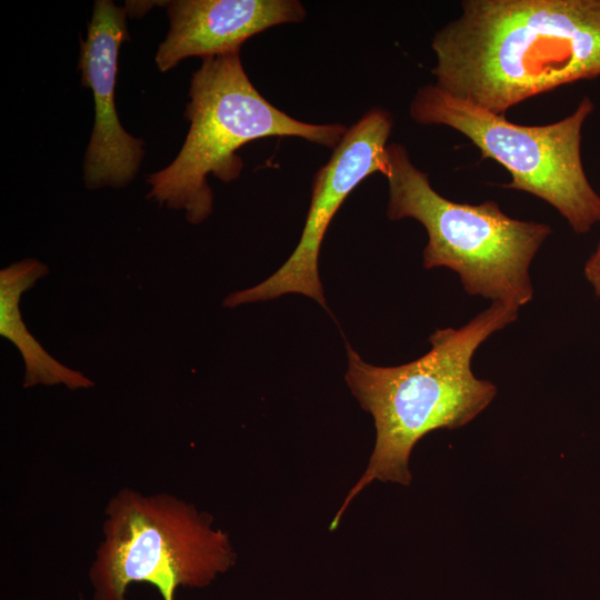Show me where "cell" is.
Wrapping results in <instances>:
<instances>
[{
  "mask_svg": "<svg viewBox=\"0 0 600 600\" xmlns=\"http://www.w3.org/2000/svg\"><path fill=\"white\" fill-rule=\"evenodd\" d=\"M431 41L434 84L492 113L600 76V0H463Z\"/></svg>",
  "mask_w": 600,
  "mask_h": 600,
  "instance_id": "cell-1",
  "label": "cell"
},
{
  "mask_svg": "<svg viewBox=\"0 0 600 600\" xmlns=\"http://www.w3.org/2000/svg\"><path fill=\"white\" fill-rule=\"evenodd\" d=\"M518 310L513 304L492 302L458 329L436 330L426 354L397 367L367 363L347 344L346 381L373 417L376 443L330 530L338 528L349 504L373 481L410 484V454L421 438L434 430L463 427L491 403L497 387L473 374L472 357L490 336L517 320Z\"/></svg>",
  "mask_w": 600,
  "mask_h": 600,
  "instance_id": "cell-2",
  "label": "cell"
},
{
  "mask_svg": "<svg viewBox=\"0 0 600 600\" xmlns=\"http://www.w3.org/2000/svg\"><path fill=\"white\" fill-rule=\"evenodd\" d=\"M190 101L184 117L189 131L176 159L150 173L147 198L176 210H186L191 223L204 221L212 211L213 196L207 176L231 182L243 162L237 151L246 143L269 137H297L334 149L347 127L297 120L276 108L252 84L240 51L202 59L192 74Z\"/></svg>",
  "mask_w": 600,
  "mask_h": 600,
  "instance_id": "cell-3",
  "label": "cell"
},
{
  "mask_svg": "<svg viewBox=\"0 0 600 600\" xmlns=\"http://www.w3.org/2000/svg\"><path fill=\"white\" fill-rule=\"evenodd\" d=\"M387 217L420 222L427 231L423 267L454 271L463 290L518 308L533 298L530 266L552 233L549 224L507 216L493 200L456 202L439 194L408 149L387 146Z\"/></svg>",
  "mask_w": 600,
  "mask_h": 600,
  "instance_id": "cell-4",
  "label": "cell"
},
{
  "mask_svg": "<svg viewBox=\"0 0 600 600\" xmlns=\"http://www.w3.org/2000/svg\"><path fill=\"white\" fill-rule=\"evenodd\" d=\"M104 512L103 541L89 570L93 600H127L133 582L174 600L178 588H204L236 563L228 533L174 496L123 488Z\"/></svg>",
  "mask_w": 600,
  "mask_h": 600,
  "instance_id": "cell-5",
  "label": "cell"
},
{
  "mask_svg": "<svg viewBox=\"0 0 600 600\" xmlns=\"http://www.w3.org/2000/svg\"><path fill=\"white\" fill-rule=\"evenodd\" d=\"M594 104L584 96L572 113L543 126H522L456 98L434 83L421 86L410 117L421 124L449 127L470 140L481 158L500 163L511 176L502 184L552 206L579 234L600 223V194L581 159L582 127Z\"/></svg>",
  "mask_w": 600,
  "mask_h": 600,
  "instance_id": "cell-6",
  "label": "cell"
},
{
  "mask_svg": "<svg viewBox=\"0 0 600 600\" xmlns=\"http://www.w3.org/2000/svg\"><path fill=\"white\" fill-rule=\"evenodd\" d=\"M392 126L393 118L389 111L372 108L347 129L329 161L314 174L310 207L293 252L264 281L229 294L223 300L224 307L233 308L276 299L286 293H300L327 309L318 270L322 240L349 193L367 177L384 173Z\"/></svg>",
  "mask_w": 600,
  "mask_h": 600,
  "instance_id": "cell-7",
  "label": "cell"
},
{
  "mask_svg": "<svg viewBox=\"0 0 600 600\" xmlns=\"http://www.w3.org/2000/svg\"><path fill=\"white\" fill-rule=\"evenodd\" d=\"M127 11L110 0H96L88 33L81 41L78 68L81 83L92 90L94 121L84 153L83 180L88 189L130 183L143 158V141L120 123L114 104L118 57L130 40Z\"/></svg>",
  "mask_w": 600,
  "mask_h": 600,
  "instance_id": "cell-8",
  "label": "cell"
},
{
  "mask_svg": "<svg viewBox=\"0 0 600 600\" xmlns=\"http://www.w3.org/2000/svg\"><path fill=\"white\" fill-rule=\"evenodd\" d=\"M167 7L170 29L154 58L161 72L189 57L240 51L251 37L307 17L298 0H176Z\"/></svg>",
  "mask_w": 600,
  "mask_h": 600,
  "instance_id": "cell-9",
  "label": "cell"
},
{
  "mask_svg": "<svg viewBox=\"0 0 600 600\" xmlns=\"http://www.w3.org/2000/svg\"><path fill=\"white\" fill-rule=\"evenodd\" d=\"M49 273L36 259H23L0 271V333L20 351L24 361L23 387L64 384L71 390L93 387V382L52 358L27 330L19 309L22 293Z\"/></svg>",
  "mask_w": 600,
  "mask_h": 600,
  "instance_id": "cell-10",
  "label": "cell"
},
{
  "mask_svg": "<svg viewBox=\"0 0 600 600\" xmlns=\"http://www.w3.org/2000/svg\"><path fill=\"white\" fill-rule=\"evenodd\" d=\"M583 272L594 294L600 299V243L586 261Z\"/></svg>",
  "mask_w": 600,
  "mask_h": 600,
  "instance_id": "cell-11",
  "label": "cell"
},
{
  "mask_svg": "<svg viewBox=\"0 0 600 600\" xmlns=\"http://www.w3.org/2000/svg\"><path fill=\"white\" fill-rule=\"evenodd\" d=\"M159 2L157 1H129L124 6L127 14L132 17H140L146 13L150 8Z\"/></svg>",
  "mask_w": 600,
  "mask_h": 600,
  "instance_id": "cell-12",
  "label": "cell"
}]
</instances>
